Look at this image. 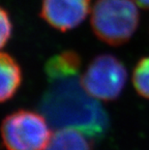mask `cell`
I'll return each instance as SVG.
<instances>
[{"label":"cell","instance_id":"cell-2","mask_svg":"<svg viewBox=\"0 0 149 150\" xmlns=\"http://www.w3.org/2000/svg\"><path fill=\"white\" fill-rule=\"evenodd\" d=\"M91 28L98 39L112 47L128 43L137 31L139 13L133 0H97L92 9Z\"/></svg>","mask_w":149,"mask_h":150},{"label":"cell","instance_id":"cell-3","mask_svg":"<svg viewBox=\"0 0 149 150\" xmlns=\"http://www.w3.org/2000/svg\"><path fill=\"white\" fill-rule=\"evenodd\" d=\"M0 133L6 150H44L52 136L41 112L18 110L2 120Z\"/></svg>","mask_w":149,"mask_h":150},{"label":"cell","instance_id":"cell-6","mask_svg":"<svg viewBox=\"0 0 149 150\" xmlns=\"http://www.w3.org/2000/svg\"><path fill=\"white\" fill-rule=\"evenodd\" d=\"M23 70L11 54L0 52V103L15 96L23 83Z\"/></svg>","mask_w":149,"mask_h":150},{"label":"cell","instance_id":"cell-10","mask_svg":"<svg viewBox=\"0 0 149 150\" xmlns=\"http://www.w3.org/2000/svg\"><path fill=\"white\" fill-rule=\"evenodd\" d=\"M13 34V22L8 11L0 6V50L10 41Z\"/></svg>","mask_w":149,"mask_h":150},{"label":"cell","instance_id":"cell-9","mask_svg":"<svg viewBox=\"0 0 149 150\" xmlns=\"http://www.w3.org/2000/svg\"><path fill=\"white\" fill-rule=\"evenodd\" d=\"M132 81L137 93L149 100V56L142 57L136 64Z\"/></svg>","mask_w":149,"mask_h":150},{"label":"cell","instance_id":"cell-4","mask_svg":"<svg viewBox=\"0 0 149 150\" xmlns=\"http://www.w3.org/2000/svg\"><path fill=\"white\" fill-rule=\"evenodd\" d=\"M128 79L126 67L116 56L103 53L95 56L81 76V84L96 100L112 102L122 94Z\"/></svg>","mask_w":149,"mask_h":150},{"label":"cell","instance_id":"cell-11","mask_svg":"<svg viewBox=\"0 0 149 150\" xmlns=\"http://www.w3.org/2000/svg\"><path fill=\"white\" fill-rule=\"evenodd\" d=\"M133 1L136 2V4L138 5L142 9L149 10V0H133Z\"/></svg>","mask_w":149,"mask_h":150},{"label":"cell","instance_id":"cell-8","mask_svg":"<svg viewBox=\"0 0 149 150\" xmlns=\"http://www.w3.org/2000/svg\"><path fill=\"white\" fill-rule=\"evenodd\" d=\"M92 139L74 129H58L52 134L44 150H92Z\"/></svg>","mask_w":149,"mask_h":150},{"label":"cell","instance_id":"cell-5","mask_svg":"<svg viewBox=\"0 0 149 150\" xmlns=\"http://www.w3.org/2000/svg\"><path fill=\"white\" fill-rule=\"evenodd\" d=\"M91 0H42L40 17L60 32L75 29L90 12Z\"/></svg>","mask_w":149,"mask_h":150},{"label":"cell","instance_id":"cell-1","mask_svg":"<svg viewBox=\"0 0 149 150\" xmlns=\"http://www.w3.org/2000/svg\"><path fill=\"white\" fill-rule=\"evenodd\" d=\"M38 110L52 128L74 129L91 139H102L109 128L107 111L85 91L80 74L47 81Z\"/></svg>","mask_w":149,"mask_h":150},{"label":"cell","instance_id":"cell-7","mask_svg":"<svg viewBox=\"0 0 149 150\" xmlns=\"http://www.w3.org/2000/svg\"><path fill=\"white\" fill-rule=\"evenodd\" d=\"M81 57L73 50H66L54 54L45 64V74L47 81L70 75L80 74Z\"/></svg>","mask_w":149,"mask_h":150}]
</instances>
